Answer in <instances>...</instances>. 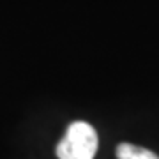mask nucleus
<instances>
[{"instance_id":"nucleus-1","label":"nucleus","mask_w":159,"mask_h":159,"mask_svg":"<svg viewBox=\"0 0 159 159\" xmlns=\"http://www.w3.org/2000/svg\"><path fill=\"white\" fill-rule=\"evenodd\" d=\"M99 147L97 131L89 122L74 120L57 145L58 159H94Z\"/></svg>"},{"instance_id":"nucleus-2","label":"nucleus","mask_w":159,"mask_h":159,"mask_svg":"<svg viewBox=\"0 0 159 159\" xmlns=\"http://www.w3.org/2000/svg\"><path fill=\"white\" fill-rule=\"evenodd\" d=\"M117 159H159V156L145 147H138L133 143H120L115 150Z\"/></svg>"}]
</instances>
